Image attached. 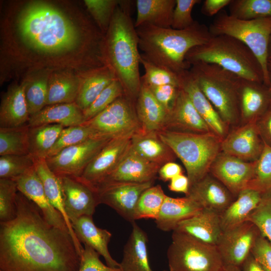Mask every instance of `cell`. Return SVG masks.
Here are the masks:
<instances>
[{"label": "cell", "mask_w": 271, "mask_h": 271, "mask_svg": "<svg viewBox=\"0 0 271 271\" xmlns=\"http://www.w3.org/2000/svg\"><path fill=\"white\" fill-rule=\"evenodd\" d=\"M17 213L0 222V271H79L81 253L68 230L50 224L18 191Z\"/></svg>", "instance_id": "obj_1"}, {"label": "cell", "mask_w": 271, "mask_h": 271, "mask_svg": "<svg viewBox=\"0 0 271 271\" xmlns=\"http://www.w3.org/2000/svg\"><path fill=\"white\" fill-rule=\"evenodd\" d=\"M129 1H121L103 39L104 65L121 84L126 95L136 101L141 87L139 37L130 14Z\"/></svg>", "instance_id": "obj_2"}, {"label": "cell", "mask_w": 271, "mask_h": 271, "mask_svg": "<svg viewBox=\"0 0 271 271\" xmlns=\"http://www.w3.org/2000/svg\"><path fill=\"white\" fill-rule=\"evenodd\" d=\"M136 30L142 54L153 63L177 74L191 67L185 59L187 53L194 47L205 44L212 37L209 27L197 21L183 30L149 24Z\"/></svg>", "instance_id": "obj_3"}, {"label": "cell", "mask_w": 271, "mask_h": 271, "mask_svg": "<svg viewBox=\"0 0 271 271\" xmlns=\"http://www.w3.org/2000/svg\"><path fill=\"white\" fill-rule=\"evenodd\" d=\"M18 27L23 40L40 52L57 54L73 49L80 35L60 11L42 2L27 6L20 14Z\"/></svg>", "instance_id": "obj_4"}, {"label": "cell", "mask_w": 271, "mask_h": 271, "mask_svg": "<svg viewBox=\"0 0 271 271\" xmlns=\"http://www.w3.org/2000/svg\"><path fill=\"white\" fill-rule=\"evenodd\" d=\"M185 59L190 65L199 62L214 64L242 79L264 83L261 67L254 54L243 42L228 35L212 36L205 44L191 49Z\"/></svg>", "instance_id": "obj_5"}, {"label": "cell", "mask_w": 271, "mask_h": 271, "mask_svg": "<svg viewBox=\"0 0 271 271\" xmlns=\"http://www.w3.org/2000/svg\"><path fill=\"white\" fill-rule=\"evenodd\" d=\"M189 70L199 88L228 125L240 121L239 92L241 78L211 63L196 62Z\"/></svg>", "instance_id": "obj_6"}, {"label": "cell", "mask_w": 271, "mask_h": 271, "mask_svg": "<svg viewBox=\"0 0 271 271\" xmlns=\"http://www.w3.org/2000/svg\"><path fill=\"white\" fill-rule=\"evenodd\" d=\"M158 132L185 166L190 186L209 173L212 163L221 151L222 139L213 132L191 133L165 129Z\"/></svg>", "instance_id": "obj_7"}, {"label": "cell", "mask_w": 271, "mask_h": 271, "mask_svg": "<svg viewBox=\"0 0 271 271\" xmlns=\"http://www.w3.org/2000/svg\"><path fill=\"white\" fill-rule=\"evenodd\" d=\"M212 36L228 35L246 45L257 59L262 70L264 83L269 86L268 46L271 35V18L243 20L225 11L219 13L209 27Z\"/></svg>", "instance_id": "obj_8"}, {"label": "cell", "mask_w": 271, "mask_h": 271, "mask_svg": "<svg viewBox=\"0 0 271 271\" xmlns=\"http://www.w3.org/2000/svg\"><path fill=\"white\" fill-rule=\"evenodd\" d=\"M167 255L170 271H219L224 264L216 245L176 230Z\"/></svg>", "instance_id": "obj_9"}, {"label": "cell", "mask_w": 271, "mask_h": 271, "mask_svg": "<svg viewBox=\"0 0 271 271\" xmlns=\"http://www.w3.org/2000/svg\"><path fill=\"white\" fill-rule=\"evenodd\" d=\"M83 124L99 136L111 139L133 134L142 129L136 101L125 94Z\"/></svg>", "instance_id": "obj_10"}, {"label": "cell", "mask_w": 271, "mask_h": 271, "mask_svg": "<svg viewBox=\"0 0 271 271\" xmlns=\"http://www.w3.org/2000/svg\"><path fill=\"white\" fill-rule=\"evenodd\" d=\"M111 139L106 137L90 139L62 150L56 155L47 158L46 161L51 170L58 176L78 178Z\"/></svg>", "instance_id": "obj_11"}, {"label": "cell", "mask_w": 271, "mask_h": 271, "mask_svg": "<svg viewBox=\"0 0 271 271\" xmlns=\"http://www.w3.org/2000/svg\"><path fill=\"white\" fill-rule=\"evenodd\" d=\"M260 234L256 225L248 220L223 230L216 246L224 264L240 267Z\"/></svg>", "instance_id": "obj_12"}, {"label": "cell", "mask_w": 271, "mask_h": 271, "mask_svg": "<svg viewBox=\"0 0 271 271\" xmlns=\"http://www.w3.org/2000/svg\"><path fill=\"white\" fill-rule=\"evenodd\" d=\"M134 134V133H133ZM133 134L111 139L77 178L94 188L115 169L131 146Z\"/></svg>", "instance_id": "obj_13"}, {"label": "cell", "mask_w": 271, "mask_h": 271, "mask_svg": "<svg viewBox=\"0 0 271 271\" xmlns=\"http://www.w3.org/2000/svg\"><path fill=\"white\" fill-rule=\"evenodd\" d=\"M256 164V161L246 162L221 151L212 163L209 173L236 198L247 188Z\"/></svg>", "instance_id": "obj_14"}, {"label": "cell", "mask_w": 271, "mask_h": 271, "mask_svg": "<svg viewBox=\"0 0 271 271\" xmlns=\"http://www.w3.org/2000/svg\"><path fill=\"white\" fill-rule=\"evenodd\" d=\"M155 181L144 183H113L96 187L100 204L107 205L131 223L135 221L134 212L143 193Z\"/></svg>", "instance_id": "obj_15"}, {"label": "cell", "mask_w": 271, "mask_h": 271, "mask_svg": "<svg viewBox=\"0 0 271 271\" xmlns=\"http://www.w3.org/2000/svg\"><path fill=\"white\" fill-rule=\"evenodd\" d=\"M263 141L256 121L234 128L222 139L221 151L246 162L256 161L263 148Z\"/></svg>", "instance_id": "obj_16"}, {"label": "cell", "mask_w": 271, "mask_h": 271, "mask_svg": "<svg viewBox=\"0 0 271 271\" xmlns=\"http://www.w3.org/2000/svg\"><path fill=\"white\" fill-rule=\"evenodd\" d=\"M64 206L71 223L83 216H91L100 204L97 191L77 178L62 176Z\"/></svg>", "instance_id": "obj_17"}, {"label": "cell", "mask_w": 271, "mask_h": 271, "mask_svg": "<svg viewBox=\"0 0 271 271\" xmlns=\"http://www.w3.org/2000/svg\"><path fill=\"white\" fill-rule=\"evenodd\" d=\"M161 167L141 156L130 146L115 169L94 188L113 183H144L155 181Z\"/></svg>", "instance_id": "obj_18"}, {"label": "cell", "mask_w": 271, "mask_h": 271, "mask_svg": "<svg viewBox=\"0 0 271 271\" xmlns=\"http://www.w3.org/2000/svg\"><path fill=\"white\" fill-rule=\"evenodd\" d=\"M165 129L191 133L212 132L181 88L168 113Z\"/></svg>", "instance_id": "obj_19"}, {"label": "cell", "mask_w": 271, "mask_h": 271, "mask_svg": "<svg viewBox=\"0 0 271 271\" xmlns=\"http://www.w3.org/2000/svg\"><path fill=\"white\" fill-rule=\"evenodd\" d=\"M12 180L16 182L18 191L38 207L50 224L68 230L63 216L53 207L48 199L42 182L34 167L21 176Z\"/></svg>", "instance_id": "obj_20"}, {"label": "cell", "mask_w": 271, "mask_h": 271, "mask_svg": "<svg viewBox=\"0 0 271 271\" xmlns=\"http://www.w3.org/2000/svg\"><path fill=\"white\" fill-rule=\"evenodd\" d=\"M188 197L203 208L222 213L236 198L209 173L189 187Z\"/></svg>", "instance_id": "obj_21"}, {"label": "cell", "mask_w": 271, "mask_h": 271, "mask_svg": "<svg viewBox=\"0 0 271 271\" xmlns=\"http://www.w3.org/2000/svg\"><path fill=\"white\" fill-rule=\"evenodd\" d=\"M178 75L180 88L187 94L200 115L211 130L223 139L228 133V126L201 91L189 69Z\"/></svg>", "instance_id": "obj_22"}, {"label": "cell", "mask_w": 271, "mask_h": 271, "mask_svg": "<svg viewBox=\"0 0 271 271\" xmlns=\"http://www.w3.org/2000/svg\"><path fill=\"white\" fill-rule=\"evenodd\" d=\"M239 97L240 120L245 123L257 121L271 104V90L263 82L241 78Z\"/></svg>", "instance_id": "obj_23"}, {"label": "cell", "mask_w": 271, "mask_h": 271, "mask_svg": "<svg viewBox=\"0 0 271 271\" xmlns=\"http://www.w3.org/2000/svg\"><path fill=\"white\" fill-rule=\"evenodd\" d=\"M71 225L80 242L89 246L102 255L107 265L120 268V263L112 257L108 251V244L112 236L109 231L97 227L91 216H81L72 222Z\"/></svg>", "instance_id": "obj_24"}, {"label": "cell", "mask_w": 271, "mask_h": 271, "mask_svg": "<svg viewBox=\"0 0 271 271\" xmlns=\"http://www.w3.org/2000/svg\"><path fill=\"white\" fill-rule=\"evenodd\" d=\"M175 230L216 245L222 232L220 214L203 208L194 216L180 222Z\"/></svg>", "instance_id": "obj_25"}, {"label": "cell", "mask_w": 271, "mask_h": 271, "mask_svg": "<svg viewBox=\"0 0 271 271\" xmlns=\"http://www.w3.org/2000/svg\"><path fill=\"white\" fill-rule=\"evenodd\" d=\"M34 168L42 182L48 199L63 216L75 245L81 254L84 247L77 238L66 213L64 193L60 177L51 170L46 159H34Z\"/></svg>", "instance_id": "obj_26"}, {"label": "cell", "mask_w": 271, "mask_h": 271, "mask_svg": "<svg viewBox=\"0 0 271 271\" xmlns=\"http://www.w3.org/2000/svg\"><path fill=\"white\" fill-rule=\"evenodd\" d=\"M24 83L11 86L3 95L0 107V127L28 124L30 115L26 102Z\"/></svg>", "instance_id": "obj_27"}, {"label": "cell", "mask_w": 271, "mask_h": 271, "mask_svg": "<svg viewBox=\"0 0 271 271\" xmlns=\"http://www.w3.org/2000/svg\"><path fill=\"white\" fill-rule=\"evenodd\" d=\"M136 109L142 129L159 132L164 129L168 113L142 82L136 101Z\"/></svg>", "instance_id": "obj_28"}, {"label": "cell", "mask_w": 271, "mask_h": 271, "mask_svg": "<svg viewBox=\"0 0 271 271\" xmlns=\"http://www.w3.org/2000/svg\"><path fill=\"white\" fill-rule=\"evenodd\" d=\"M202 209L188 197L173 198L167 196L155 221L159 229L174 231L180 222L194 216Z\"/></svg>", "instance_id": "obj_29"}, {"label": "cell", "mask_w": 271, "mask_h": 271, "mask_svg": "<svg viewBox=\"0 0 271 271\" xmlns=\"http://www.w3.org/2000/svg\"><path fill=\"white\" fill-rule=\"evenodd\" d=\"M131 224L132 231L123 248L120 268L122 271H153L149 263L147 234L135 221Z\"/></svg>", "instance_id": "obj_30"}, {"label": "cell", "mask_w": 271, "mask_h": 271, "mask_svg": "<svg viewBox=\"0 0 271 271\" xmlns=\"http://www.w3.org/2000/svg\"><path fill=\"white\" fill-rule=\"evenodd\" d=\"M131 147L141 156L161 167L173 162L176 156L158 132L146 131L142 128L132 136Z\"/></svg>", "instance_id": "obj_31"}, {"label": "cell", "mask_w": 271, "mask_h": 271, "mask_svg": "<svg viewBox=\"0 0 271 271\" xmlns=\"http://www.w3.org/2000/svg\"><path fill=\"white\" fill-rule=\"evenodd\" d=\"M85 121L83 111L74 102L46 105L30 116L28 124L33 127L56 124L67 127L81 125Z\"/></svg>", "instance_id": "obj_32"}, {"label": "cell", "mask_w": 271, "mask_h": 271, "mask_svg": "<svg viewBox=\"0 0 271 271\" xmlns=\"http://www.w3.org/2000/svg\"><path fill=\"white\" fill-rule=\"evenodd\" d=\"M136 28L149 24L161 28H171L176 0H137Z\"/></svg>", "instance_id": "obj_33"}, {"label": "cell", "mask_w": 271, "mask_h": 271, "mask_svg": "<svg viewBox=\"0 0 271 271\" xmlns=\"http://www.w3.org/2000/svg\"><path fill=\"white\" fill-rule=\"evenodd\" d=\"M262 198V195L254 190L246 189L240 192L220 214L222 231L247 221L248 216L257 207Z\"/></svg>", "instance_id": "obj_34"}, {"label": "cell", "mask_w": 271, "mask_h": 271, "mask_svg": "<svg viewBox=\"0 0 271 271\" xmlns=\"http://www.w3.org/2000/svg\"><path fill=\"white\" fill-rule=\"evenodd\" d=\"M115 79L106 65L91 69L82 78L75 103L82 111H84Z\"/></svg>", "instance_id": "obj_35"}, {"label": "cell", "mask_w": 271, "mask_h": 271, "mask_svg": "<svg viewBox=\"0 0 271 271\" xmlns=\"http://www.w3.org/2000/svg\"><path fill=\"white\" fill-rule=\"evenodd\" d=\"M82 78L68 72H56L50 75L46 105L75 102Z\"/></svg>", "instance_id": "obj_36"}, {"label": "cell", "mask_w": 271, "mask_h": 271, "mask_svg": "<svg viewBox=\"0 0 271 271\" xmlns=\"http://www.w3.org/2000/svg\"><path fill=\"white\" fill-rule=\"evenodd\" d=\"M64 128L56 124L29 126V154L34 159H46Z\"/></svg>", "instance_id": "obj_37"}, {"label": "cell", "mask_w": 271, "mask_h": 271, "mask_svg": "<svg viewBox=\"0 0 271 271\" xmlns=\"http://www.w3.org/2000/svg\"><path fill=\"white\" fill-rule=\"evenodd\" d=\"M28 124L0 127V156L29 154Z\"/></svg>", "instance_id": "obj_38"}, {"label": "cell", "mask_w": 271, "mask_h": 271, "mask_svg": "<svg viewBox=\"0 0 271 271\" xmlns=\"http://www.w3.org/2000/svg\"><path fill=\"white\" fill-rule=\"evenodd\" d=\"M167 195L160 185L152 186L140 196L136 205L134 220L141 219L156 220Z\"/></svg>", "instance_id": "obj_39"}, {"label": "cell", "mask_w": 271, "mask_h": 271, "mask_svg": "<svg viewBox=\"0 0 271 271\" xmlns=\"http://www.w3.org/2000/svg\"><path fill=\"white\" fill-rule=\"evenodd\" d=\"M228 7L229 14L240 20L271 18V0H231Z\"/></svg>", "instance_id": "obj_40"}, {"label": "cell", "mask_w": 271, "mask_h": 271, "mask_svg": "<svg viewBox=\"0 0 271 271\" xmlns=\"http://www.w3.org/2000/svg\"><path fill=\"white\" fill-rule=\"evenodd\" d=\"M50 75L41 74L23 82L24 92L30 116L46 106L48 81Z\"/></svg>", "instance_id": "obj_41"}, {"label": "cell", "mask_w": 271, "mask_h": 271, "mask_svg": "<svg viewBox=\"0 0 271 271\" xmlns=\"http://www.w3.org/2000/svg\"><path fill=\"white\" fill-rule=\"evenodd\" d=\"M263 143L262 151L256 161L254 175L247 188L258 191L262 196L271 195V146L264 141Z\"/></svg>", "instance_id": "obj_42"}, {"label": "cell", "mask_w": 271, "mask_h": 271, "mask_svg": "<svg viewBox=\"0 0 271 271\" xmlns=\"http://www.w3.org/2000/svg\"><path fill=\"white\" fill-rule=\"evenodd\" d=\"M96 137H103L99 136L92 128L84 124L64 127L51 150L48 157L56 155L66 148L76 145Z\"/></svg>", "instance_id": "obj_43"}, {"label": "cell", "mask_w": 271, "mask_h": 271, "mask_svg": "<svg viewBox=\"0 0 271 271\" xmlns=\"http://www.w3.org/2000/svg\"><path fill=\"white\" fill-rule=\"evenodd\" d=\"M140 61L145 69V74L141 78V82L146 85H173L180 87L178 74L153 63L142 54Z\"/></svg>", "instance_id": "obj_44"}, {"label": "cell", "mask_w": 271, "mask_h": 271, "mask_svg": "<svg viewBox=\"0 0 271 271\" xmlns=\"http://www.w3.org/2000/svg\"><path fill=\"white\" fill-rule=\"evenodd\" d=\"M34 167V159L29 154L0 157V179H14Z\"/></svg>", "instance_id": "obj_45"}, {"label": "cell", "mask_w": 271, "mask_h": 271, "mask_svg": "<svg viewBox=\"0 0 271 271\" xmlns=\"http://www.w3.org/2000/svg\"><path fill=\"white\" fill-rule=\"evenodd\" d=\"M84 4L97 24L102 33L105 34L109 28L116 7L121 1L85 0Z\"/></svg>", "instance_id": "obj_46"}, {"label": "cell", "mask_w": 271, "mask_h": 271, "mask_svg": "<svg viewBox=\"0 0 271 271\" xmlns=\"http://www.w3.org/2000/svg\"><path fill=\"white\" fill-rule=\"evenodd\" d=\"M124 94L121 84L115 79L100 93L92 103L83 111L85 121L95 116Z\"/></svg>", "instance_id": "obj_47"}, {"label": "cell", "mask_w": 271, "mask_h": 271, "mask_svg": "<svg viewBox=\"0 0 271 271\" xmlns=\"http://www.w3.org/2000/svg\"><path fill=\"white\" fill-rule=\"evenodd\" d=\"M16 182L9 179H0V222H7L16 216Z\"/></svg>", "instance_id": "obj_48"}, {"label": "cell", "mask_w": 271, "mask_h": 271, "mask_svg": "<svg viewBox=\"0 0 271 271\" xmlns=\"http://www.w3.org/2000/svg\"><path fill=\"white\" fill-rule=\"evenodd\" d=\"M247 220L254 223L260 234L271 242V195L262 196L260 202Z\"/></svg>", "instance_id": "obj_49"}, {"label": "cell", "mask_w": 271, "mask_h": 271, "mask_svg": "<svg viewBox=\"0 0 271 271\" xmlns=\"http://www.w3.org/2000/svg\"><path fill=\"white\" fill-rule=\"evenodd\" d=\"M201 2L200 0H176L171 28L183 30L192 26L195 21L192 16L193 9Z\"/></svg>", "instance_id": "obj_50"}, {"label": "cell", "mask_w": 271, "mask_h": 271, "mask_svg": "<svg viewBox=\"0 0 271 271\" xmlns=\"http://www.w3.org/2000/svg\"><path fill=\"white\" fill-rule=\"evenodd\" d=\"M99 254L89 246L84 244L81 254L79 271H122L104 264L99 259Z\"/></svg>", "instance_id": "obj_51"}, {"label": "cell", "mask_w": 271, "mask_h": 271, "mask_svg": "<svg viewBox=\"0 0 271 271\" xmlns=\"http://www.w3.org/2000/svg\"><path fill=\"white\" fill-rule=\"evenodd\" d=\"M251 254L265 271H271V242L261 234L257 237Z\"/></svg>", "instance_id": "obj_52"}, {"label": "cell", "mask_w": 271, "mask_h": 271, "mask_svg": "<svg viewBox=\"0 0 271 271\" xmlns=\"http://www.w3.org/2000/svg\"><path fill=\"white\" fill-rule=\"evenodd\" d=\"M147 86L156 99L169 113L175 102L181 88L173 85Z\"/></svg>", "instance_id": "obj_53"}, {"label": "cell", "mask_w": 271, "mask_h": 271, "mask_svg": "<svg viewBox=\"0 0 271 271\" xmlns=\"http://www.w3.org/2000/svg\"><path fill=\"white\" fill-rule=\"evenodd\" d=\"M256 123L262 140L271 146V104Z\"/></svg>", "instance_id": "obj_54"}, {"label": "cell", "mask_w": 271, "mask_h": 271, "mask_svg": "<svg viewBox=\"0 0 271 271\" xmlns=\"http://www.w3.org/2000/svg\"><path fill=\"white\" fill-rule=\"evenodd\" d=\"M231 0H205L201 7V13L207 17L217 15Z\"/></svg>", "instance_id": "obj_55"}, {"label": "cell", "mask_w": 271, "mask_h": 271, "mask_svg": "<svg viewBox=\"0 0 271 271\" xmlns=\"http://www.w3.org/2000/svg\"><path fill=\"white\" fill-rule=\"evenodd\" d=\"M158 174L160 179L167 182L179 175L183 174V170L179 164L170 162L165 164L160 168Z\"/></svg>", "instance_id": "obj_56"}, {"label": "cell", "mask_w": 271, "mask_h": 271, "mask_svg": "<svg viewBox=\"0 0 271 271\" xmlns=\"http://www.w3.org/2000/svg\"><path fill=\"white\" fill-rule=\"evenodd\" d=\"M190 187L189 180L187 176L179 175L170 180L169 189L173 192L183 193L187 195Z\"/></svg>", "instance_id": "obj_57"}, {"label": "cell", "mask_w": 271, "mask_h": 271, "mask_svg": "<svg viewBox=\"0 0 271 271\" xmlns=\"http://www.w3.org/2000/svg\"><path fill=\"white\" fill-rule=\"evenodd\" d=\"M241 271H265L251 253L240 266Z\"/></svg>", "instance_id": "obj_58"}, {"label": "cell", "mask_w": 271, "mask_h": 271, "mask_svg": "<svg viewBox=\"0 0 271 271\" xmlns=\"http://www.w3.org/2000/svg\"><path fill=\"white\" fill-rule=\"evenodd\" d=\"M219 271H241V270L240 267L224 264Z\"/></svg>", "instance_id": "obj_59"}, {"label": "cell", "mask_w": 271, "mask_h": 271, "mask_svg": "<svg viewBox=\"0 0 271 271\" xmlns=\"http://www.w3.org/2000/svg\"><path fill=\"white\" fill-rule=\"evenodd\" d=\"M268 62H271V35L269 38L268 46Z\"/></svg>", "instance_id": "obj_60"}, {"label": "cell", "mask_w": 271, "mask_h": 271, "mask_svg": "<svg viewBox=\"0 0 271 271\" xmlns=\"http://www.w3.org/2000/svg\"><path fill=\"white\" fill-rule=\"evenodd\" d=\"M269 87L271 90V70H269Z\"/></svg>", "instance_id": "obj_61"}, {"label": "cell", "mask_w": 271, "mask_h": 271, "mask_svg": "<svg viewBox=\"0 0 271 271\" xmlns=\"http://www.w3.org/2000/svg\"><path fill=\"white\" fill-rule=\"evenodd\" d=\"M268 66L269 70H271V62H268Z\"/></svg>", "instance_id": "obj_62"}, {"label": "cell", "mask_w": 271, "mask_h": 271, "mask_svg": "<svg viewBox=\"0 0 271 271\" xmlns=\"http://www.w3.org/2000/svg\"><path fill=\"white\" fill-rule=\"evenodd\" d=\"M163 271H166V270H163Z\"/></svg>", "instance_id": "obj_63"}]
</instances>
